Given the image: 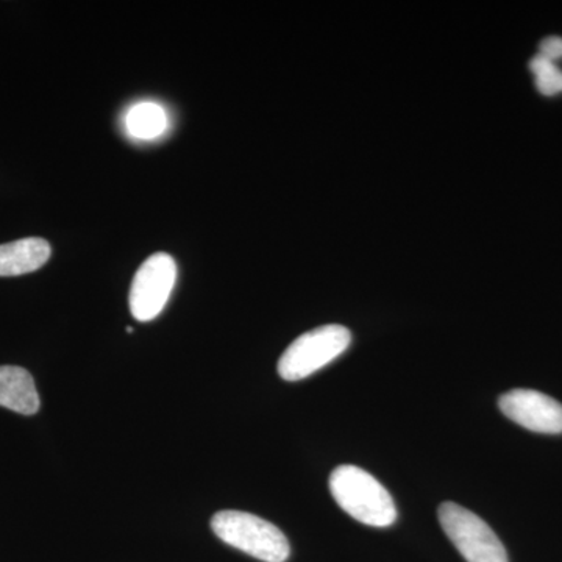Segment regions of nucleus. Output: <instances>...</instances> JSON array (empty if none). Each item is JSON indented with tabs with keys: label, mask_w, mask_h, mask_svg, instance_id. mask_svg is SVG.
<instances>
[{
	"label": "nucleus",
	"mask_w": 562,
	"mask_h": 562,
	"mask_svg": "<svg viewBox=\"0 0 562 562\" xmlns=\"http://www.w3.org/2000/svg\"><path fill=\"white\" fill-rule=\"evenodd\" d=\"M335 502L358 522L386 528L397 520L390 492L371 473L357 465H339L330 476Z\"/></svg>",
	"instance_id": "1"
},
{
	"label": "nucleus",
	"mask_w": 562,
	"mask_h": 562,
	"mask_svg": "<svg viewBox=\"0 0 562 562\" xmlns=\"http://www.w3.org/2000/svg\"><path fill=\"white\" fill-rule=\"evenodd\" d=\"M211 528L222 542L265 562H284L291 547L279 527L244 512H220L211 519Z\"/></svg>",
	"instance_id": "2"
},
{
	"label": "nucleus",
	"mask_w": 562,
	"mask_h": 562,
	"mask_svg": "<svg viewBox=\"0 0 562 562\" xmlns=\"http://www.w3.org/2000/svg\"><path fill=\"white\" fill-rule=\"evenodd\" d=\"M351 333L342 325H324L303 333L284 350L279 361V373L284 382H299L330 364L349 349Z\"/></svg>",
	"instance_id": "3"
},
{
	"label": "nucleus",
	"mask_w": 562,
	"mask_h": 562,
	"mask_svg": "<svg viewBox=\"0 0 562 562\" xmlns=\"http://www.w3.org/2000/svg\"><path fill=\"white\" fill-rule=\"evenodd\" d=\"M439 522L447 538L468 562H509L501 539L482 517L453 502L439 506Z\"/></svg>",
	"instance_id": "4"
},
{
	"label": "nucleus",
	"mask_w": 562,
	"mask_h": 562,
	"mask_svg": "<svg viewBox=\"0 0 562 562\" xmlns=\"http://www.w3.org/2000/svg\"><path fill=\"white\" fill-rule=\"evenodd\" d=\"M177 280L176 260L168 254H154L140 265L133 279L131 312L139 322L154 321L165 310Z\"/></svg>",
	"instance_id": "5"
},
{
	"label": "nucleus",
	"mask_w": 562,
	"mask_h": 562,
	"mask_svg": "<svg viewBox=\"0 0 562 562\" xmlns=\"http://www.w3.org/2000/svg\"><path fill=\"white\" fill-rule=\"evenodd\" d=\"M498 406L508 419L527 430L542 435L562 432V405L542 392L509 391L498 398Z\"/></svg>",
	"instance_id": "6"
},
{
	"label": "nucleus",
	"mask_w": 562,
	"mask_h": 562,
	"mask_svg": "<svg viewBox=\"0 0 562 562\" xmlns=\"http://www.w3.org/2000/svg\"><path fill=\"white\" fill-rule=\"evenodd\" d=\"M40 395L31 373L18 366H0V406L33 416L40 409Z\"/></svg>",
	"instance_id": "7"
},
{
	"label": "nucleus",
	"mask_w": 562,
	"mask_h": 562,
	"mask_svg": "<svg viewBox=\"0 0 562 562\" xmlns=\"http://www.w3.org/2000/svg\"><path fill=\"white\" fill-rule=\"evenodd\" d=\"M52 255L43 238H24L0 246V277H18L38 271Z\"/></svg>",
	"instance_id": "8"
},
{
	"label": "nucleus",
	"mask_w": 562,
	"mask_h": 562,
	"mask_svg": "<svg viewBox=\"0 0 562 562\" xmlns=\"http://www.w3.org/2000/svg\"><path fill=\"white\" fill-rule=\"evenodd\" d=\"M127 127L136 138H157L166 128L165 110L155 103H140L128 113Z\"/></svg>",
	"instance_id": "9"
},
{
	"label": "nucleus",
	"mask_w": 562,
	"mask_h": 562,
	"mask_svg": "<svg viewBox=\"0 0 562 562\" xmlns=\"http://www.w3.org/2000/svg\"><path fill=\"white\" fill-rule=\"evenodd\" d=\"M530 70L535 76L536 88L542 95L552 98L562 92V70L558 68L557 63L536 55L530 61Z\"/></svg>",
	"instance_id": "10"
},
{
	"label": "nucleus",
	"mask_w": 562,
	"mask_h": 562,
	"mask_svg": "<svg viewBox=\"0 0 562 562\" xmlns=\"http://www.w3.org/2000/svg\"><path fill=\"white\" fill-rule=\"evenodd\" d=\"M539 55L547 60L557 63L562 58V38L561 36H547L539 44Z\"/></svg>",
	"instance_id": "11"
}]
</instances>
